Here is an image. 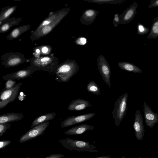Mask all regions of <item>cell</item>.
Returning <instances> with one entry per match:
<instances>
[{"instance_id":"cell-1","label":"cell","mask_w":158,"mask_h":158,"mask_svg":"<svg viewBox=\"0 0 158 158\" xmlns=\"http://www.w3.org/2000/svg\"><path fill=\"white\" fill-rule=\"evenodd\" d=\"M31 67L37 71H43L54 74L58 66L59 61L54 53L40 56L38 57L33 56L30 58Z\"/></svg>"},{"instance_id":"cell-2","label":"cell","mask_w":158,"mask_h":158,"mask_svg":"<svg viewBox=\"0 0 158 158\" xmlns=\"http://www.w3.org/2000/svg\"><path fill=\"white\" fill-rule=\"evenodd\" d=\"M79 69L75 60L67 59L58 65L55 72V80L59 82H68L77 72Z\"/></svg>"},{"instance_id":"cell-3","label":"cell","mask_w":158,"mask_h":158,"mask_svg":"<svg viewBox=\"0 0 158 158\" xmlns=\"http://www.w3.org/2000/svg\"><path fill=\"white\" fill-rule=\"evenodd\" d=\"M59 142L65 148L70 150L78 152L86 151L91 152H97L96 147L91 144L89 142L74 140L70 138L59 140Z\"/></svg>"},{"instance_id":"cell-4","label":"cell","mask_w":158,"mask_h":158,"mask_svg":"<svg viewBox=\"0 0 158 158\" xmlns=\"http://www.w3.org/2000/svg\"><path fill=\"white\" fill-rule=\"evenodd\" d=\"M70 10V8H68L62 9L59 15L49 24L42 27L39 30L31 31V35L30 36L31 39L32 41L38 40L49 34L60 23Z\"/></svg>"},{"instance_id":"cell-5","label":"cell","mask_w":158,"mask_h":158,"mask_svg":"<svg viewBox=\"0 0 158 158\" xmlns=\"http://www.w3.org/2000/svg\"><path fill=\"white\" fill-rule=\"evenodd\" d=\"M128 98V93H125L120 95L115 102L112 114L117 127L119 126L127 114Z\"/></svg>"},{"instance_id":"cell-6","label":"cell","mask_w":158,"mask_h":158,"mask_svg":"<svg viewBox=\"0 0 158 158\" xmlns=\"http://www.w3.org/2000/svg\"><path fill=\"white\" fill-rule=\"evenodd\" d=\"M26 59L24 54L18 52H10L4 53L1 57L2 64L6 68L17 66L25 62L30 61Z\"/></svg>"},{"instance_id":"cell-7","label":"cell","mask_w":158,"mask_h":158,"mask_svg":"<svg viewBox=\"0 0 158 158\" xmlns=\"http://www.w3.org/2000/svg\"><path fill=\"white\" fill-rule=\"evenodd\" d=\"M22 84V83H18L14 87L10 89H2L0 92V109L4 108L15 100L18 96Z\"/></svg>"},{"instance_id":"cell-8","label":"cell","mask_w":158,"mask_h":158,"mask_svg":"<svg viewBox=\"0 0 158 158\" xmlns=\"http://www.w3.org/2000/svg\"><path fill=\"white\" fill-rule=\"evenodd\" d=\"M49 124V121H48L31 128L20 137L19 142L23 143L42 135Z\"/></svg>"},{"instance_id":"cell-9","label":"cell","mask_w":158,"mask_h":158,"mask_svg":"<svg viewBox=\"0 0 158 158\" xmlns=\"http://www.w3.org/2000/svg\"><path fill=\"white\" fill-rule=\"evenodd\" d=\"M97 66L102 79L110 88L111 85L110 68L106 59L102 54H100L97 58Z\"/></svg>"},{"instance_id":"cell-10","label":"cell","mask_w":158,"mask_h":158,"mask_svg":"<svg viewBox=\"0 0 158 158\" xmlns=\"http://www.w3.org/2000/svg\"><path fill=\"white\" fill-rule=\"evenodd\" d=\"M95 114V113L91 112L79 116L68 117L62 122L60 126L62 128H64L81 123L90 119Z\"/></svg>"},{"instance_id":"cell-11","label":"cell","mask_w":158,"mask_h":158,"mask_svg":"<svg viewBox=\"0 0 158 158\" xmlns=\"http://www.w3.org/2000/svg\"><path fill=\"white\" fill-rule=\"evenodd\" d=\"M133 127L136 138L138 141L141 140L144 136L145 130L143 117L139 110L135 112Z\"/></svg>"},{"instance_id":"cell-12","label":"cell","mask_w":158,"mask_h":158,"mask_svg":"<svg viewBox=\"0 0 158 158\" xmlns=\"http://www.w3.org/2000/svg\"><path fill=\"white\" fill-rule=\"evenodd\" d=\"M138 6V3L135 2L124 10L119 15V24L123 25L128 23L133 19L137 13L136 10Z\"/></svg>"},{"instance_id":"cell-13","label":"cell","mask_w":158,"mask_h":158,"mask_svg":"<svg viewBox=\"0 0 158 158\" xmlns=\"http://www.w3.org/2000/svg\"><path fill=\"white\" fill-rule=\"evenodd\" d=\"M37 70L33 68L31 65L26 69L18 70L15 72L8 74L2 77V79L7 80L8 79L20 80L30 76Z\"/></svg>"},{"instance_id":"cell-14","label":"cell","mask_w":158,"mask_h":158,"mask_svg":"<svg viewBox=\"0 0 158 158\" xmlns=\"http://www.w3.org/2000/svg\"><path fill=\"white\" fill-rule=\"evenodd\" d=\"M143 111L146 125L153 128L158 123V114L154 113L145 101L143 102Z\"/></svg>"},{"instance_id":"cell-15","label":"cell","mask_w":158,"mask_h":158,"mask_svg":"<svg viewBox=\"0 0 158 158\" xmlns=\"http://www.w3.org/2000/svg\"><path fill=\"white\" fill-rule=\"evenodd\" d=\"M98 13V11L95 10L91 9H86L82 14L80 22L83 24H91L94 22Z\"/></svg>"},{"instance_id":"cell-16","label":"cell","mask_w":158,"mask_h":158,"mask_svg":"<svg viewBox=\"0 0 158 158\" xmlns=\"http://www.w3.org/2000/svg\"><path fill=\"white\" fill-rule=\"evenodd\" d=\"M93 105L86 100L78 98L72 100L68 107L69 111H80L83 110L87 107H91Z\"/></svg>"},{"instance_id":"cell-17","label":"cell","mask_w":158,"mask_h":158,"mask_svg":"<svg viewBox=\"0 0 158 158\" xmlns=\"http://www.w3.org/2000/svg\"><path fill=\"white\" fill-rule=\"evenodd\" d=\"M22 19L21 17H13L4 21L0 25V34L6 32L12 27L19 25Z\"/></svg>"},{"instance_id":"cell-18","label":"cell","mask_w":158,"mask_h":158,"mask_svg":"<svg viewBox=\"0 0 158 158\" xmlns=\"http://www.w3.org/2000/svg\"><path fill=\"white\" fill-rule=\"evenodd\" d=\"M94 128V126L85 124L73 127L65 131L64 133L70 135H79L87 131L93 130Z\"/></svg>"},{"instance_id":"cell-19","label":"cell","mask_w":158,"mask_h":158,"mask_svg":"<svg viewBox=\"0 0 158 158\" xmlns=\"http://www.w3.org/2000/svg\"><path fill=\"white\" fill-rule=\"evenodd\" d=\"M21 113L10 112L0 115V124L10 123L21 120L23 118Z\"/></svg>"},{"instance_id":"cell-20","label":"cell","mask_w":158,"mask_h":158,"mask_svg":"<svg viewBox=\"0 0 158 158\" xmlns=\"http://www.w3.org/2000/svg\"><path fill=\"white\" fill-rule=\"evenodd\" d=\"M31 27L29 24H26L14 29L6 36L7 40H12L18 38L22 34L28 31Z\"/></svg>"},{"instance_id":"cell-21","label":"cell","mask_w":158,"mask_h":158,"mask_svg":"<svg viewBox=\"0 0 158 158\" xmlns=\"http://www.w3.org/2000/svg\"><path fill=\"white\" fill-rule=\"evenodd\" d=\"M52 47L48 45H43L36 46L33 49L34 56L38 57L40 56L48 55L51 53Z\"/></svg>"},{"instance_id":"cell-22","label":"cell","mask_w":158,"mask_h":158,"mask_svg":"<svg viewBox=\"0 0 158 158\" xmlns=\"http://www.w3.org/2000/svg\"><path fill=\"white\" fill-rule=\"evenodd\" d=\"M17 8L16 5L7 6L3 7L0 12V25L2 22L10 18L15 12Z\"/></svg>"},{"instance_id":"cell-23","label":"cell","mask_w":158,"mask_h":158,"mask_svg":"<svg viewBox=\"0 0 158 158\" xmlns=\"http://www.w3.org/2000/svg\"><path fill=\"white\" fill-rule=\"evenodd\" d=\"M118 67L122 69L134 73H141L142 70L136 65L130 63L125 61H120L118 63Z\"/></svg>"},{"instance_id":"cell-24","label":"cell","mask_w":158,"mask_h":158,"mask_svg":"<svg viewBox=\"0 0 158 158\" xmlns=\"http://www.w3.org/2000/svg\"><path fill=\"white\" fill-rule=\"evenodd\" d=\"M56 115V113L52 112L47 113L37 117L32 122L31 128H32L48 120H53Z\"/></svg>"},{"instance_id":"cell-25","label":"cell","mask_w":158,"mask_h":158,"mask_svg":"<svg viewBox=\"0 0 158 158\" xmlns=\"http://www.w3.org/2000/svg\"><path fill=\"white\" fill-rule=\"evenodd\" d=\"M61 11V10L56 12H51L48 16L44 19L35 30H38L42 27L49 24L57 17Z\"/></svg>"},{"instance_id":"cell-26","label":"cell","mask_w":158,"mask_h":158,"mask_svg":"<svg viewBox=\"0 0 158 158\" xmlns=\"http://www.w3.org/2000/svg\"><path fill=\"white\" fill-rule=\"evenodd\" d=\"M158 37V17H155L153 19L151 31L147 38L156 39Z\"/></svg>"},{"instance_id":"cell-27","label":"cell","mask_w":158,"mask_h":158,"mask_svg":"<svg viewBox=\"0 0 158 158\" xmlns=\"http://www.w3.org/2000/svg\"><path fill=\"white\" fill-rule=\"evenodd\" d=\"M86 89L88 92L96 95H99L101 94L100 89L97 84L94 81H91L87 84Z\"/></svg>"},{"instance_id":"cell-28","label":"cell","mask_w":158,"mask_h":158,"mask_svg":"<svg viewBox=\"0 0 158 158\" xmlns=\"http://www.w3.org/2000/svg\"><path fill=\"white\" fill-rule=\"evenodd\" d=\"M90 3H94L98 4H109L117 5L125 1V0H84Z\"/></svg>"},{"instance_id":"cell-29","label":"cell","mask_w":158,"mask_h":158,"mask_svg":"<svg viewBox=\"0 0 158 158\" xmlns=\"http://www.w3.org/2000/svg\"><path fill=\"white\" fill-rule=\"evenodd\" d=\"M137 33L138 35H143L147 34L149 31V28L145 27L141 23H138L137 26Z\"/></svg>"},{"instance_id":"cell-30","label":"cell","mask_w":158,"mask_h":158,"mask_svg":"<svg viewBox=\"0 0 158 158\" xmlns=\"http://www.w3.org/2000/svg\"><path fill=\"white\" fill-rule=\"evenodd\" d=\"M16 82L15 80L8 79L6 80L5 84L4 90L10 89L14 87L16 85Z\"/></svg>"},{"instance_id":"cell-31","label":"cell","mask_w":158,"mask_h":158,"mask_svg":"<svg viewBox=\"0 0 158 158\" xmlns=\"http://www.w3.org/2000/svg\"><path fill=\"white\" fill-rule=\"evenodd\" d=\"M12 125L10 123L0 124V136H2Z\"/></svg>"},{"instance_id":"cell-32","label":"cell","mask_w":158,"mask_h":158,"mask_svg":"<svg viewBox=\"0 0 158 158\" xmlns=\"http://www.w3.org/2000/svg\"><path fill=\"white\" fill-rule=\"evenodd\" d=\"M119 16V15L118 14H115L114 16L113 23L114 27H117L120 24V20Z\"/></svg>"},{"instance_id":"cell-33","label":"cell","mask_w":158,"mask_h":158,"mask_svg":"<svg viewBox=\"0 0 158 158\" xmlns=\"http://www.w3.org/2000/svg\"><path fill=\"white\" fill-rule=\"evenodd\" d=\"M11 141L10 140L0 141V150L3 149L10 143Z\"/></svg>"},{"instance_id":"cell-34","label":"cell","mask_w":158,"mask_h":158,"mask_svg":"<svg viewBox=\"0 0 158 158\" xmlns=\"http://www.w3.org/2000/svg\"><path fill=\"white\" fill-rule=\"evenodd\" d=\"M75 42L78 45H84L86 43V39L84 37H79L76 40Z\"/></svg>"},{"instance_id":"cell-35","label":"cell","mask_w":158,"mask_h":158,"mask_svg":"<svg viewBox=\"0 0 158 158\" xmlns=\"http://www.w3.org/2000/svg\"><path fill=\"white\" fill-rule=\"evenodd\" d=\"M150 2V4L148 6V7L151 8L158 7V0H151Z\"/></svg>"},{"instance_id":"cell-36","label":"cell","mask_w":158,"mask_h":158,"mask_svg":"<svg viewBox=\"0 0 158 158\" xmlns=\"http://www.w3.org/2000/svg\"><path fill=\"white\" fill-rule=\"evenodd\" d=\"M64 156L62 154H53L46 156L44 158H62Z\"/></svg>"},{"instance_id":"cell-37","label":"cell","mask_w":158,"mask_h":158,"mask_svg":"<svg viewBox=\"0 0 158 158\" xmlns=\"http://www.w3.org/2000/svg\"><path fill=\"white\" fill-rule=\"evenodd\" d=\"M26 95L23 94V92H21L20 94L18 97V98L20 101H23L25 99Z\"/></svg>"},{"instance_id":"cell-38","label":"cell","mask_w":158,"mask_h":158,"mask_svg":"<svg viewBox=\"0 0 158 158\" xmlns=\"http://www.w3.org/2000/svg\"><path fill=\"white\" fill-rule=\"evenodd\" d=\"M96 158H111V156L110 155H106L97 157Z\"/></svg>"},{"instance_id":"cell-39","label":"cell","mask_w":158,"mask_h":158,"mask_svg":"<svg viewBox=\"0 0 158 158\" xmlns=\"http://www.w3.org/2000/svg\"><path fill=\"white\" fill-rule=\"evenodd\" d=\"M121 158H126L125 156H123Z\"/></svg>"},{"instance_id":"cell-40","label":"cell","mask_w":158,"mask_h":158,"mask_svg":"<svg viewBox=\"0 0 158 158\" xmlns=\"http://www.w3.org/2000/svg\"><path fill=\"white\" fill-rule=\"evenodd\" d=\"M138 158H145L144 157H139Z\"/></svg>"},{"instance_id":"cell-41","label":"cell","mask_w":158,"mask_h":158,"mask_svg":"<svg viewBox=\"0 0 158 158\" xmlns=\"http://www.w3.org/2000/svg\"><path fill=\"white\" fill-rule=\"evenodd\" d=\"M24 158H30L29 157H26Z\"/></svg>"},{"instance_id":"cell-42","label":"cell","mask_w":158,"mask_h":158,"mask_svg":"<svg viewBox=\"0 0 158 158\" xmlns=\"http://www.w3.org/2000/svg\"><path fill=\"white\" fill-rule=\"evenodd\" d=\"M0 89H1V87H0Z\"/></svg>"}]
</instances>
